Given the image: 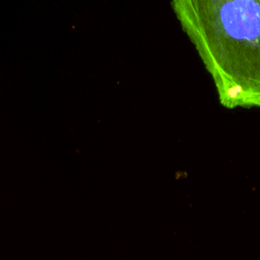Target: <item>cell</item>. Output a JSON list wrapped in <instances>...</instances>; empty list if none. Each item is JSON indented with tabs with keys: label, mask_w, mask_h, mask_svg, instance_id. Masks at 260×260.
<instances>
[{
	"label": "cell",
	"mask_w": 260,
	"mask_h": 260,
	"mask_svg": "<svg viewBox=\"0 0 260 260\" xmlns=\"http://www.w3.org/2000/svg\"><path fill=\"white\" fill-rule=\"evenodd\" d=\"M215 21L222 89L240 106L260 108V0H215Z\"/></svg>",
	"instance_id": "1"
}]
</instances>
